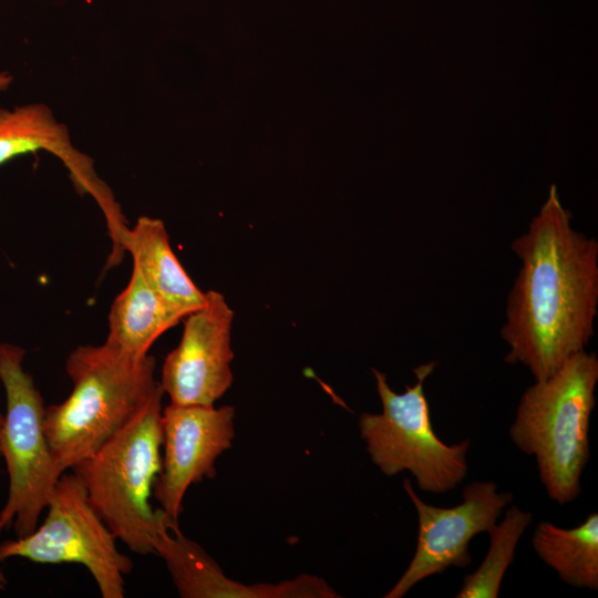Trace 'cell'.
Instances as JSON below:
<instances>
[{
    "mask_svg": "<svg viewBox=\"0 0 598 598\" xmlns=\"http://www.w3.org/2000/svg\"><path fill=\"white\" fill-rule=\"evenodd\" d=\"M41 150L61 159L79 193L95 199L105 217L112 246L122 245L128 227L121 207L110 187L97 176L93 159L73 146L68 127L41 103L0 109V165Z\"/></svg>",
    "mask_w": 598,
    "mask_h": 598,
    "instance_id": "cell-11",
    "label": "cell"
},
{
    "mask_svg": "<svg viewBox=\"0 0 598 598\" xmlns=\"http://www.w3.org/2000/svg\"><path fill=\"white\" fill-rule=\"evenodd\" d=\"M184 318L133 267L128 283L111 306L105 342L131 355L143 357L165 331Z\"/></svg>",
    "mask_w": 598,
    "mask_h": 598,
    "instance_id": "cell-14",
    "label": "cell"
},
{
    "mask_svg": "<svg viewBox=\"0 0 598 598\" xmlns=\"http://www.w3.org/2000/svg\"><path fill=\"white\" fill-rule=\"evenodd\" d=\"M125 250L132 255L133 267L171 308L186 317L205 303L206 293L177 259L161 219L140 217L128 228Z\"/></svg>",
    "mask_w": 598,
    "mask_h": 598,
    "instance_id": "cell-13",
    "label": "cell"
},
{
    "mask_svg": "<svg viewBox=\"0 0 598 598\" xmlns=\"http://www.w3.org/2000/svg\"><path fill=\"white\" fill-rule=\"evenodd\" d=\"M205 293V303L184 318L182 339L162 367L158 382L173 404L214 405L234 380V311L220 292Z\"/></svg>",
    "mask_w": 598,
    "mask_h": 598,
    "instance_id": "cell-9",
    "label": "cell"
},
{
    "mask_svg": "<svg viewBox=\"0 0 598 598\" xmlns=\"http://www.w3.org/2000/svg\"><path fill=\"white\" fill-rule=\"evenodd\" d=\"M231 405H178L162 410L161 471L153 485L159 508L175 523L192 484L216 475L215 462L230 448L235 436Z\"/></svg>",
    "mask_w": 598,
    "mask_h": 598,
    "instance_id": "cell-10",
    "label": "cell"
},
{
    "mask_svg": "<svg viewBox=\"0 0 598 598\" xmlns=\"http://www.w3.org/2000/svg\"><path fill=\"white\" fill-rule=\"evenodd\" d=\"M155 365L150 354L131 355L106 342L69 354L72 391L44 413L47 440L62 474L92 455L158 390Z\"/></svg>",
    "mask_w": 598,
    "mask_h": 598,
    "instance_id": "cell-2",
    "label": "cell"
},
{
    "mask_svg": "<svg viewBox=\"0 0 598 598\" xmlns=\"http://www.w3.org/2000/svg\"><path fill=\"white\" fill-rule=\"evenodd\" d=\"M598 358L580 351L523 393L509 426L514 445L536 458L547 496L558 505L576 499L589 460Z\"/></svg>",
    "mask_w": 598,
    "mask_h": 598,
    "instance_id": "cell-3",
    "label": "cell"
},
{
    "mask_svg": "<svg viewBox=\"0 0 598 598\" xmlns=\"http://www.w3.org/2000/svg\"><path fill=\"white\" fill-rule=\"evenodd\" d=\"M556 185L512 249L520 268L508 295L502 339L505 362L520 363L535 380L555 373L584 351L598 309V241L571 226Z\"/></svg>",
    "mask_w": 598,
    "mask_h": 598,
    "instance_id": "cell-1",
    "label": "cell"
},
{
    "mask_svg": "<svg viewBox=\"0 0 598 598\" xmlns=\"http://www.w3.org/2000/svg\"><path fill=\"white\" fill-rule=\"evenodd\" d=\"M43 523L31 534L0 543V561L24 558L39 564L76 563L87 568L103 598L124 597V576L133 563L92 507L78 474L63 473Z\"/></svg>",
    "mask_w": 598,
    "mask_h": 598,
    "instance_id": "cell-7",
    "label": "cell"
},
{
    "mask_svg": "<svg viewBox=\"0 0 598 598\" xmlns=\"http://www.w3.org/2000/svg\"><path fill=\"white\" fill-rule=\"evenodd\" d=\"M533 520V514L509 506L504 519L487 532L489 548L480 567L463 579L456 598H497L507 568L515 557L517 544Z\"/></svg>",
    "mask_w": 598,
    "mask_h": 598,
    "instance_id": "cell-16",
    "label": "cell"
},
{
    "mask_svg": "<svg viewBox=\"0 0 598 598\" xmlns=\"http://www.w3.org/2000/svg\"><path fill=\"white\" fill-rule=\"evenodd\" d=\"M4 586H6V585H3V584L0 582V592H1V590L4 589Z\"/></svg>",
    "mask_w": 598,
    "mask_h": 598,
    "instance_id": "cell-20",
    "label": "cell"
},
{
    "mask_svg": "<svg viewBox=\"0 0 598 598\" xmlns=\"http://www.w3.org/2000/svg\"><path fill=\"white\" fill-rule=\"evenodd\" d=\"M419 520L415 553L399 580L383 596L401 598L416 584L450 567L466 568L472 563V538L487 533L514 495L498 492L493 481H474L462 492L463 502L453 507H437L423 502L411 481H403Z\"/></svg>",
    "mask_w": 598,
    "mask_h": 598,
    "instance_id": "cell-8",
    "label": "cell"
},
{
    "mask_svg": "<svg viewBox=\"0 0 598 598\" xmlns=\"http://www.w3.org/2000/svg\"><path fill=\"white\" fill-rule=\"evenodd\" d=\"M532 546L537 556L566 584L598 589V514L590 513L574 528L550 522L537 524Z\"/></svg>",
    "mask_w": 598,
    "mask_h": 598,
    "instance_id": "cell-15",
    "label": "cell"
},
{
    "mask_svg": "<svg viewBox=\"0 0 598 598\" xmlns=\"http://www.w3.org/2000/svg\"><path fill=\"white\" fill-rule=\"evenodd\" d=\"M3 419H4V415L0 412V435H1V430L3 425Z\"/></svg>",
    "mask_w": 598,
    "mask_h": 598,
    "instance_id": "cell-19",
    "label": "cell"
},
{
    "mask_svg": "<svg viewBox=\"0 0 598 598\" xmlns=\"http://www.w3.org/2000/svg\"><path fill=\"white\" fill-rule=\"evenodd\" d=\"M25 351L0 343V381L6 393V414L0 455L9 475V493L0 512V533L12 527L17 537L31 534L62 475L44 432L45 406L32 375L25 371Z\"/></svg>",
    "mask_w": 598,
    "mask_h": 598,
    "instance_id": "cell-6",
    "label": "cell"
},
{
    "mask_svg": "<svg viewBox=\"0 0 598 598\" xmlns=\"http://www.w3.org/2000/svg\"><path fill=\"white\" fill-rule=\"evenodd\" d=\"M0 582L3 584V585L7 584L6 577H4L3 573L1 571V569H0Z\"/></svg>",
    "mask_w": 598,
    "mask_h": 598,
    "instance_id": "cell-18",
    "label": "cell"
},
{
    "mask_svg": "<svg viewBox=\"0 0 598 598\" xmlns=\"http://www.w3.org/2000/svg\"><path fill=\"white\" fill-rule=\"evenodd\" d=\"M434 361L413 370L416 382L395 393L386 375L372 368L382 412L362 413L359 430L372 463L388 477L410 472L423 492L452 491L467 474L471 440L446 444L434 432L424 382L433 373Z\"/></svg>",
    "mask_w": 598,
    "mask_h": 598,
    "instance_id": "cell-5",
    "label": "cell"
},
{
    "mask_svg": "<svg viewBox=\"0 0 598 598\" xmlns=\"http://www.w3.org/2000/svg\"><path fill=\"white\" fill-rule=\"evenodd\" d=\"M163 396L159 386L113 436L72 467L94 511L138 555L155 554L161 508L153 509L150 497L162 466Z\"/></svg>",
    "mask_w": 598,
    "mask_h": 598,
    "instance_id": "cell-4",
    "label": "cell"
},
{
    "mask_svg": "<svg viewBox=\"0 0 598 598\" xmlns=\"http://www.w3.org/2000/svg\"><path fill=\"white\" fill-rule=\"evenodd\" d=\"M13 81V78L8 72H1L0 73V92L7 91L9 86L11 85Z\"/></svg>",
    "mask_w": 598,
    "mask_h": 598,
    "instance_id": "cell-17",
    "label": "cell"
},
{
    "mask_svg": "<svg viewBox=\"0 0 598 598\" xmlns=\"http://www.w3.org/2000/svg\"><path fill=\"white\" fill-rule=\"evenodd\" d=\"M153 547L164 559L183 598H276L279 594L277 584L244 585L226 577L216 561L162 509Z\"/></svg>",
    "mask_w": 598,
    "mask_h": 598,
    "instance_id": "cell-12",
    "label": "cell"
}]
</instances>
